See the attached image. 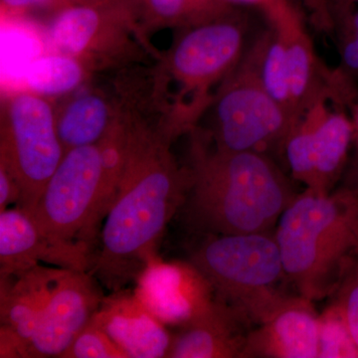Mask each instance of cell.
<instances>
[{
	"label": "cell",
	"instance_id": "6da1fadb",
	"mask_svg": "<svg viewBox=\"0 0 358 358\" xmlns=\"http://www.w3.org/2000/svg\"><path fill=\"white\" fill-rule=\"evenodd\" d=\"M169 138L136 115L131 155L99 236L90 273L115 292L124 289L157 255L167 224L185 203L188 173Z\"/></svg>",
	"mask_w": 358,
	"mask_h": 358
},
{
	"label": "cell",
	"instance_id": "7a4b0ae2",
	"mask_svg": "<svg viewBox=\"0 0 358 358\" xmlns=\"http://www.w3.org/2000/svg\"><path fill=\"white\" fill-rule=\"evenodd\" d=\"M190 136L188 227L206 236L270 232L296 195L288 176L268 155L211 148L197 128Z\"/></svg>",
	"mask_w": 358,
	"mask_h": 358
},
{
	"label": "cell",
	"instance_id": "3957f363",
	"mask_svg": "<svg viewBox=\"0 0 358 358\" xmlns=\"http://www.w3.org/2000/svg\"><path fill=\"white\" fill-rule=\"evenodd\" d=\"M274 236L288 282L308 300H324L357 265L358 192L306 188L282 212Z\"/></svg>",
	"mask_w": 358,
	"mask_h": 358
},
{
	"label": "cell",
	"instance_id": "277c9868",
	"mask_svg": "<svg viewBox=\"0 0 358 358\" xmlns=\"http://www.w3.org/2000/svg\"><path fill=\"white\" fill-rule=\"evenodd\" d=\"M252 8L234 6L215 17L179 28L171 49L157 65L167 86L178 85L171 109L201 119L214 93L248 49L253 28Z\"/></svg>",
	"mask_w": 358,
	"mask_h": 358
},
{
	"label": "cell",
	"instance_id": "5b68a950",
	"mask_svg": "<svg viewBox=\"0 0 358 358\" xmlns=\"http://www.w3.org/2000/svg\"><path fill=\"white\" fill-rule=\"evenodd\" d=\"M190 262L205 275L218 300L259 324L282 303L288 282L279 246L270 232L207 235Z\"/></svg>",
	"mask_w": 358,
	"mask_h": 358
},
{
	"label": "cell",
	"instance_id": "8992f818",
	"mask_svg": "<svg viewBox=\"0 0 358 358\" xmlns=\"http://www.w3.org/2000/svg\"><path fill=\"white\" fill-rule=\"evenodd\" d=\"M267 24V23H266ZM271 28L260 30L236 67L214 92L213 128L208 136L218 150L282 152L294 122L266 89L263 60Z\"/></svg>",
	"mask_w": 358,
	"mask_h": 358
},
{
	"label": "cell",
	"instance_id": "52a82bcc",
	"mask_svg": "<svg viewBox=\"0 0 358 358\" xmlns=\"http://www.w3.org/2000/svg\"><path fill=\"white\" fill-rule=\"evenodd\" d=\"M103 167L98 145L66 152L31 212L59 246L93 264L100 218Z\"/></svg>",
	"mask_w": 358,
	"mask_h": 358
},
{
	"label": "cell",
	"instance_id": "ba28073f",
	"mask_svg": "<svg viewBox=\"0 0 358 358\" xmlns=\"http://www.w3.org/2000/svg\"><path fill=\"white\" fill-rule=\"evenodd\" d=\"M64 155L56 113L43 96L23 91L6 99L1 110L0 162L8 167L20 186L18 206L34 210Z\"/></svg>",
	"mask_w": 358,
	"mask_h": 358
},
{
	"label": "cell",
	"instance_id": "9c48e42d",
	"mask_svg": "<svg viewBox=\"0 0 358 358\" xmlns=\"http://www.w3.org/2000/svg\"><path fill=\"white\" fill-rule=\"evenodd\" d=\"M143 32L134 9L68 4L54 13L47 38L53 52L93 71L141 61L148 46Z\"/></svg>",
	"mask_w": 358,
	"mask_h": 358
},
{
	"label": "cell",
	"instance_id": "30bf717a",
	"mask_svg": "<svg viewBox=\"0 0 358 358\" xmlns=\"http://www.w3.org/2000/svg\"><path fill=\"white\" fill-rule=\"evenodd\" d=\"M355 131L348 110L320 99L289 131L282 152L292 176L313 192H333L348 162Z\"/></svg>",
	"mask_w": 358,
	"mask_h": 358
},
{
	"label": "cell",
	"instance_id": "8fae6325",
	"mask_svg": "<svg viewBox=\"0 0 358 358\" xmlns=\"http://www.w3.org/2000/svg\"><path fill=\"white\" fill-rule=\"evenodd\" d=\"M134 294L166 326L183 327L205 315L217 296L190 261L166 262L155 255L136 280Z\"/></svg>",
	"mask_w": 358,
	"mask_h": 358
},
{
	"label": "cell",
	"instance_id": "7c38bea8",
	"mask_svg": "<svg viewBox=\"0 0 358 358\" xmlns=\"http://www.w3.org/2000/svg\"><path fill=\"white\" fill-rule=\"evenodd\" d=\"M103 296L95 275L65 268L28 348V357H60L93 319Z\"/></svg>",
	"mask_w": 358,
	"mask_h": 358
},
{
	"label": "cell",
	"instance_id": "4fadbf2b",
	"mask_svg": "<svg viewBox=\"0 0 358 358\" xmlns=\"http://www.w3.org/2000/svg\"><path fill=\"white\" fill-rule=\"evenodd\" d=\"M319 324L313 301L288 296L249 331L242 358H317Z\"/></svg>",
	"mask_w": 358,
	"mask_h": 358
},
{
	"label": "cell",
	"instance_id": "5bb4252c",
	"mask_svg": "<svg viewBox=\"0 0 358 358\" xmlns=\"http://www.w3.org/2000/svg\"><path fill=\"white\" fill-rule=\"evenodd\" d=\"M94 322L128 358L166 357L173 336L134 292L121 289L103 296Z\"/></svg>",
	"mask_w": 358,
	"mask_h": 358
},
{
	"label": "cell",
	"instance_id": "9a60e30c",
	"mask_svg": "<svg viewBox=\"0 0 358 358\" xmlns=\"http://www.w3.org/2000/svg\"><path fill=\"white\" fill-rule=\"evenodd\" d=\"M51 264L89 272L91 263L47 236L31 212L16 205L0 211V275L15 274Z\"/></svg>",
	"mask_w": 358,
	"mask_h": 358
},
{
	"label": "cell",
	"instance_id": "2e32d148",
	"mask_svg": "<svg viewBox=\"0 0 358 358\" xmlns=\"http://www.w3.org/2000/svg\"><path fill=\"white\" fill-rule=\"evenodd\" d=\"M64 268L35 266L15 274L0 275V329L15 334L24 345L26 357Z\"/></svg>",
	"mask_w": 358,
	"mask_h": 358
},
{
	"label": "cell",
	"instance_id": "e0dca14e",
	"mask_svg": "<svg viewBox=\"0 0 358 358\" xmlns=\"http://www.w3.org/2000/svg\"><path fill=\"white\" fill-rule=\"evenodd\" d=\"M251 322L220 300L173 336L167 358H242Z\"/></svg>",
	"mask_w": 358,
	"mask_h": 358
},
{
	"label": "cell",
	"instance_id": "ac0fdd59",
	"mask_svg": "<svg viewBox=\"0 0 358 358\" xmlns=\"http://www.w3.org/2000/svg\"><path fill=\"white\" fill-rule=\"evenodd\" d=\"M119 110L103 94L91 92L69 101L56 113V127L65 154L73 148L96 145Z\"/></svg>",
	"mask_w": 358,
	"mask_h": 358
},
{
	"label": "cell",
	"instance_id": "d6986e66",
	"mask_svg": "<svg viewBox=\"0 0 358 358\" xmlns=\"http://www.w3.org/2000/svg\"><path fill=\"white\" fill-rule=\"evenodd\" d=\"M91 72L78 59L53 52L30 61L23 78L28 91L43 96H60L81 86Z\"/></svg>",
	"mask_w": 358,
	"mask_h": 358
},
{
	"label": "cell",
	"instance_id": "ffe728a7",
	"mask_svg": "<svg viewBox=\"0 0 358 358\" xmlns=\"http://www.w3.org/2000/svg\"><path fill=\"white\" fill-rule=\"evenodd\" d=\"M238 6L229 0H138L141 28L187 27Z\"/></svg>",
	"mask_w": 358,
	"mask_h": 358
},
{
	"label": "cell",
	"instance_id": "44dd1931",
	"mask_svg": "<svg viewBox=\"0 0 358 358\" xmlns=\"http://www.w3.org/2000/svg\"><path fill=\"white\" fill-rule=\"evenodd\" d=\"M317 358H358V346L336 301L320 315Z\"/></svg>",
	"mask_w": 358,
	"mask_h": 358
},
{
	"label": "cell",
	"instance_id": "7402d4cb",
	"mask_svg": "<svg viewBox=\"0 0 358 358\" xmlns=\"http://www.w3.org/2000/svg\"><path fill=\"white\" fill-rule=\"evenodd\" d=\"M271 28V27H270ZM263 80L266 89L275 102L288 113L294 124L298 122L294 115L293 101L289 92L288 71L281 39L271 28L270 39L263 60Z\"/></svg>",
	"mask_w": 358,
	"mask_h": 358
},
{
	"label": "cell",
	"instance_id": "603a6c76",
	"mask_svg": "<svg viewBox=\"0 0 358 358\" xmlns=\"http://www.w3.org/2000/svg\"><path fill=\"white\" fill-rule=\"evenodd\" d=\"M60 357L128 358L93 320L80 331Z\"/></svg>",
	"mask_w": 358,
	"mask_h": 358
},
{
	"label": "cell",
	"instance_id": "cb8c5ba5",
	"mask_svg": "<svg viewBox=\"0 0 358 358\" xmlns=\"http://www.w3.org/2000/svg\"><path fill=\"white\" fill-rule=\"evenodd\" d=\"M338 303L350 334L358 346V268H353L338 289Z\"/></svg>",
	"mask_w": 358,
	"mask_h": 358
},
{
	"label": "cell",
	"instance_id": "d4e9b609",
	"mask_svg": "<svg viewBox=\"0 0 358 358\" xmlns=\"http://www.w3.org/2000/svg\"><path fill=\"white\" fill-rule=\"evenodd\" d=\"M308 20L319 31L333 36L334 20L329 0H298Z\"/></svg>",
	"mask_w": 358,
	"mask_h": 358
},
{
	"label": "cell",
	"instance_id": "484cf974",
	"mask_svg": "<svg viewBox=\"0 0 358 358\" xmlns=\"http://www.w3.org/2000/svg\"><path fill=\"white\" fill-rule=\"evenodd\" d=\"M68 6L63 0H1L2 10L10 13H26L33 10L57 11Z\"/></svg>",
	"mask_w": 358,
	"mask_h": 358
},
{
	"label": "cell",
	"instance_id": "4316f807",
	"mask_svg": "<svg viewBox=\"0 0 358 358\" xmlns=\"http://www.w3.org/2000/svg\"><path fill=\"white\" fill-rule=\"evenodd\" d=\"M341 66L346 74L358 79V37H336Z\"/></svg>",
	"mask_w": 358,
	"mask_h": 358
},
{
	"label": "cell",
	"instance_id": "83f0119b",
	"mask_svg": "<svg viewBox=\"0 0 358 358\" xmlns=\"http://www.w3.org/2000/svg\"><path fill=\"white\" fill-rule=\"evenodd\" d=\"M21 189L17 180L6 164L0 162V211L9 205L20 203Z\"/></svg>",
	"mask_w": 358,
	"mask_h": 358
},
{
	"label": "cell",
	"instance_id": "f1b7e54d",
	"mask_svg": "<svg viewBox=\"0 0 358 358\" xmlns=\"http://www.w3.org/2000/svg\"><path fill=\"white\" fill-rule=\"evenodd\" d=\"M341 36L358 37V6L334 16L333 37Z\"/></svg>",
	"mask_w": 358,
	"mask_h": 358
},
{
	"label": "cell",
	"instance_id": "f546056e",
	"mask_svg": "<svg viewBox=\"0 0 358 358\" xmlns=\"http://www.w3.org/2000/svg\"><path fill=\"white\" fill-rule=\"evenodd\" d=\"M68 4H81V6L126 7L138 11L136 0H63Z\"/></svg>",
	"mask_w": 358,
	"mask_h": 358
},
{
	"label": "cell",
	"instance_id": "4dcf8cb0",
	"mask_svg": "<svg viewBox=\"0 0 358 358\" xmlns=\"http://www.w3.org/2000/svg\"><path fill=\"white\" fill-rule=\"evenodd\" d=\"M346 109H348V114H350V119H352L353 131H355V143L358 152V79L357 89H355V94L350 99Z\"/></svg>",
	"mask_w": 358,
	"mask_h": 358
},
{
	"label": "cell",
	"instance_id": "1f68e13d",
	"mask_svg": "<svg viewBox=\"0 0 358 358\" xmlns=\"http://www.w3.org/2000/svg\"><path fill=\"white\" fill-rule=\"evenodd\" d=\"M331 15H336L341 11L348 10L352 7L358 6V0H329Z\"/></svg>",
	"mask_w": 358,
	"mask_h": 358
},
{
	"label": "cell",
	"instance_id": "d6a6232c",
	"mask_svg": "<svg viewBox=\"0 0 358 358\" xmlns=\"http://www.w3.org/2000/svg\"><path fill=\"white\" fill-rule=\"evenodd\" d=\"M355 189L357 190V192H358V187H357V188L355 187Z\"/></svg>",
	"mask_w": 358,
	"mask_h": 358
},
{
	"label": "cell",
	"instance_id": "836d02e7",
	"mask_svg": "<svg viewBox=\"0 0 358 358\" xmlns=\"http://www.w3.org/2000/svg\"><path fill=\"white\" fill-rule=\"evenodd\" d=\"M357 268H358V260H357Z\"/></svg>",
	"mask_w": 358,
	"mask_h": 358
}]
</instances>
